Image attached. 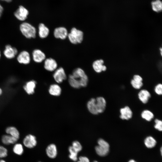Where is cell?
<instances>
[{
	"label": "cell",
	"instance_id": "1",
	"mask_svg": "<svg viewBox=\"0 0 162 162\" xmlns=\"http://www.w3.org/2000/svg\"><path fill=\"white\" fill-rule=\"evenodd\" d=\"M88 78L85 71L80 68L75 69L72 74L69 75L68 82L70 85L75 88L86 87L88 84Z\"/></svg>",
	"mask_w": 162,
	"mask_h": 162
},
{
	"label": "cell",
	"instance_id": "2",
	"mask_svg": "<svg viewBox=\"0 0 162 162\" xmlns=\"http://www.w3.org/2000/svg\"><path fill=\"white\" fill-rule=\"evenodd\" d=\"M20 30L22 34L27 38H34L36 37V30L30 24L24 22L20 26Z\"/></svg>",
	"mask_w": 162,
	"mask_h": 162
},
{
	"label": "cell",
	"instance_id": "3",
	"mask_svg": "<svg viewBox=\"0 0 162 162\" xmlns=\"http://www.w3.org/2000/svg\"><path fill=\"white\" fill-rule=\"evenodd\" d=\"M68 37L70 41L72 44H77L81 43L83 38V33L80 30L73 28L70 32L68 33Z\"/></svg>",
	"mask_w": 162,
	"mask_h": 162
},
{
	"label": "cell",
	"instance_id": "4",
	"mask_svg": "<svg viewBox=\"0 0 162 162\" xmlns=\"http://www.w3.org/2000/svg\"><path fill=\"white\" fill-rule=\"evenodd\" d=\"M22 142L25 147L30 149L34 147L37 143L35 136L31 134L26 136L23 139Z\"/></svg>",
	"mask_w": 162,
	"mask_h": 162
},
{
	"label": "cell",
	"instance_id": "5",
	"mask_svg": "<svg viewBox=\"0 0 162 162\" xmlns=\"http://www.w3.org/2000/svg\"><path fill=\"white\" fill-rule=\"evenodd\" d=\"M28 14V10L24 6L20 5L14 12V14L18 20L23 21L27 18Z\"/></svg>",
	"mask_w": 162,
	"mask_h": 162
},
{
	"label": "cell",
	"instance_id": "6",
	"mask_svg": "<svg viewBox=\"0 0 162 162\" xmlns=\"http://www.w3.org/2000/svg\"><path fill=\"white\" fill-rule=\"evenodd\" d=\"M55 81L58 83L62 82L67 78V76L64 69L62 67L56 69L53 75Z\"/></svg>",
	"mask_w": 162,
	"mask_h": 162
},
{
	"label": "cell",
	"instance_id": "7",
	"mask_svg": "<svg viewBox=\"0 0 162 162\" xmlns=\"http://www.w3.org/2000/svg\"><path fill=\"white\" fill-rule=\"evenodd\" d=\"M53 34L56 38L64 40L68 37V32L67 29L65 27H60L56 28L54 29Z\"/></svg>",
	"mask_w": 162,
	"mask_h": 162
},
{
	"label": "cell",
	"instance_id": "8",
	"mask_svg": "<svg viewBox=\"0 0 162 162\" xmlns=\"http://www.w3.org/2000/svg\"><path fill=\"white\" fill-rule=\"evenodd\" d=\"M58 66L56 61L52 58H48L45 60L44 67L47 71H53L56 70Z\"/></svg>",
	"mask_w": 162,
	"mask_h": 162
},
{
	"label": "cell",
	"instance_id": "9",
	"mask_svg": "<svg viewBox=\"0 0 162 162\" xmlns=\"http://www.w3.org/2000/svg\"><path fill=\"white\" fill-rule=\"evenodd\" d=\"M18 50L15 47L8 44L5 46L3 53L4 56L7 58L12 59L17 54Z\"/></svg>",
	"mask_w": 162,
	"mask_h": 162
},
{
	"label": "cell",
	"instance_id": "10",
	"mask_svg": "<svg viewBox=\"0 0 162 162\" xmlns=\"http://www.w3.org/2000/svg\"><path fill=\"white\" fill-rule=\"evenodd\" d=\"M120 118L122 120H128L133 116V112L130 107L125 106L120 109Z\"/></svg>",
	"mask_w": 162,
	"mask_h": 162
},
{
	"label": "cell",
	"instance_id": "11",
	"mask_svg": "<svg viewBox=\"0 0 162 162\" xmlns=\"http://www.w3.org/2000/svg\"><path fill=\"white\" fill-rule=\"evenodd\" d=\"M17 59L18 62L22 64H26L30 62L31 58L28 52L26 51H23L18 55Z\"/></svg>",
	"mask_w": 162,
	"mask_h": 162
},
{
	"label": "cell",
	"instance_id": "12",
	"mask_svg": "<svg viewBox=\"0 0 162 162\" xmlns=\"http://www.w3.org/2000/svg\"><path fill=\"white\" fill-rule=\"evenodd\" d=\"M33 59L34 62L39 63L46 59V55L44 53L39 49H35L32 53Z\"/></svg>",
	"mask_w": 162,
	"mask_h": 162
},
{
	"label": "cell",
	"instance_id": "13",
	"mask_svg": "<svg viewBox=\"0 0 162 162\" xmlns=\"http://www.w3.org/2000/svg\"><path fill=\"white\" fill-rule=\"evenodd\" d=\"M96 104L98 113L103 112L106 106V101L105 99L102 97H99L96 98Z\"/></svg>",
	"mask_w": 162,
	"mask_h": 162
},
{
	"label": "cell",
	"instance_id": "14",
	"mask_svg": "<svg viewBox=\"0 0 162 162\" xmlns=\"http://www.w3.org/2000/svg\"><path fill=\"white\" fill-rule=\"evenodd\" d=\"M104 63V61L101 59L94 61L92 64V67L94 70L98 73L105 71L106 69V68L105 65H103Z\"/></svg>",
	"mask_w": 162,
	"mask_h": 162
},
{
	"label": "cell",
	"instance_id": "15",
	"mask_svg": "<svg viewBox=\"0 0 162 162\" xmlns=\"http://www.w3.org/2000/svg\"><path fill=\"white\" fill-rule=\"evenodd\" d=\"M142 78L138 75H135L133 76V79L130 82L132 86L135 89H139L143 86Z\"/></svg>",
	"mask_w": 162,
	"mask_h": 162
},
{
	"label": "cell",
	"instance_id": "16",
	"mask_svg": "<svg viewBox=\"0 0 162 162\" xmlns=\"http://www.w3.org/2000/svg\"><path fill=\"white\" fill-rule=\"evenodd\" d=\"M151 97L150 93L146 89H142L138 93L139 99L144 104L148 103Z\"/></svg>",
	"mask_w": 162,
	"mask_h": 162
},
{
	"label": "cell",
	"instance_id": "17",
	"mask_svg": "<svg viewBox=\"0 0 162 162\" xmlns=\"http://www.w3.org/2000/svg\"><path fill=\"white\" fill-rule=\"evenodd\" d=\"M87 106L89 111L92 114L96 115L99 114L96 104V98H92L87 102Z\"/></svg>",
	"mask_w": 162,
	"mask_h": 162
},
{
	"label": "cell",
	"instance_id": "18",
	"mask_svg": "<svg viewBox=\"0 0 162 162\" xmlns=\"http://www.w3.org/2000/svg\"><path fill=\"white\" fill-rule=\"evenodd\" d=\"M36 84V82L35 81L30 80L26 83L23 86V88L28 94H32L34 92V89Z\"/></svg>",
	"mask_w": 162,
	"mask_h": 162
},
{
	"label": "cell",
	"instance_id": "19",
	"mask_svg": "<svg viewBox=\"0 0 162 162\" xmlns=\"http://www.w3.org/2000/svg\"><path fill=\"white\" fill-rule=\"evenodd\" d=\"M38 35L41 38H46L49 35L50 30L49 28L44 23H40L38 26Z\"/></svg>",
	"mask_w": 162,
	"mask_h": 162
},
{
	"label": "cell",
	"instance_id": "20",
	"mask_svg": "<svg viewBox=\"0 0 162 162\" xmlns=\"http://www.w3.org/2000/svg\"><path fill=\"white\" fill-rule=\"evenodd\" d=\"M18 140L13 136L8 135H3L1 137V141L5 145H8L14 144Z\"/></svg>",
	"mask_w": 162,
	"mask_h": 162
},
{
	"label": "cell",
	"instance_id": "21",
	"mask_svg": "<svg viewBox=\"0 0 162 162\" xmlns=\"http://www.w3.org/2000/svg\"><path fill=\"white\" fill-rule=\"evenodd\" d=\"M46 151L47 155L50 158H54L57 156V148L56 146L53 144H51L48 146Z\"/></svg>",
	"mask_w": 162,
	"mask_h": 162
},
{
	"label": "cell",
	"instance_id": "22",
	"mask_svg": "<svg viewBox=\"0 0 162 162\" xmlns=\"http://www.w3.org/2000/svg\"><path fill=\"white\" fill-rule=\"evenodd\" d=\"M62 89L60 87L58 84H53L50 87L49 92L51 95L54 96H59L61 93Z\"/></svg>",
	"mask_w": 162,
	"mask_h": 162
},
{
	"label": "cell",
	"instance_id": "23",
	"mask_svg": "<svg viewBox=\"0 0 162 162\" xmlns=\"http://www.w3.org/2000/svg\"><path fill=\"white\" fill-rule=\"evenodd\" d=\"M5 132L7 134L13 136L18 140L20 138L19 132L14 127L10 126L7 128L5 129Z\"/></svg>",
	"mask_w": 162,
	"mask_h": 162
},
{
	"label": "cell",
	"instance_id": "24",
	"mask_svg": "<svg viewBox=\"0 0 162 162\" xmlns=\"http://www.w3.org/2000/svg\"><path fill=\"white\" fill-rule=\"evenodd\" d=\"M144 143L145 146L149 148L154 147L157 144L155 139L151 136L146 137L144 140Z\"/></svg>",
	"mask_w": 162,
	"mask_h": 162
},
{
	"label": "cell",
	"instance_id": "25",
	"mask_svg": "<svg viewBox=\"0 0 162 162\" xmlns=\"http://www.w3.org/2000/svg\"><path fill=\"white\" fill-rule=\"evenodd\" d=\"M95 149L97 154L101 157H104L107 155L110 150V148L98 145L95 146Z\"/></svg>",
	"mask_w": 162,
	"mask_h": 162
},
{
	"label": "cell",
	"instance_id": "26",
	"mask_svg": "<svg viewBox=\"0 0 162 162\" xmlns=\"http://www.w3.org/2000/svg\"><path fill=\"white\" fill-rule=\"evenodd\" d=\"M141 116L143 119L148 122L150 121L154 117L153 113L148 110H143L141 113Z\"/></svg>",
	"mask_w": 162,
	"mask_h": 162
},
{
	"label": "cell",
	"instance_id": "27",
	"mask_svg": "<svg viewBox=\"0 0 162 162\" xmlns=\"http://www.w3.org/2000/svg\"><path fill=\"white\" fill-rule=\"evenodd\" d=\"M24 149L23 145L20 143H15L13 148V151L15 154L18 155H22Z\"/></svg>",
	"mask_w": 162,
	"mask_h": 162
},
{
	"label": "cell",
	"instance_id": "28",
	"mask_svg": "<svg viewBox=\"0 0 162 162\" xmlns=\"http://www.w3.org/2000/svg\"><path fill=\"white\" fill-rule=\"evenodd\" d=\"M153 10L156 12H161L162 10V3L160 0H156L151 2Z\"/></svg>",
	"mask_w": 162,
	"mask_h": 162
},
{
	"label": "cell",
	"instance_id": "29",
	"mask_svg": "<svg viewBox=\"0 0 162 162\" xmlns=\"http://www.w3.org/2000/svg\"><path fill=\"white\" fill-rule=\"evenodd\" d=\"M70 154L69 155V158L72 160L75 161L77 160L78 152L75 151L71 146H70L68 148Z\"/></svg>",
	"mask_w": 162,
	"mask_h": 162
},
{
	"label": "cell",
	"instance_id": "30",
	"mask_svg": "<svg viewBox=\"0 0 162 162\" xmlns=\"http://www.w3.org/2000/svg\"><path fill=\"white\" fill-rule=\"evenodd\" d=\"M71 146L73 149L78 153L80 151L82 148L80 143L77 141H74L73 142Z\"/></svg>",
	"mask_w": 162,
	"mask_h": 162
},
{
	"label": "cell",
	"instance_id": "31",
	"mask_svg": "<svg viewBox=\"0 0 162 162\" xmlns=\"http://www.w3.org/2000/svg\"><path fill=\"white\" fill-rule=\"evenodd\" d=\"M8 155V149L0 145V158H5Z\"/></svg>",
	"mask_w": 162,
	"mask_h": 162
},
{
	"label": "cell",
	"instance_id": "32",
	"mask_svg": "<svg viewBox=\"0 0 162 162\" xmlns=\"http://www.w3.org/2000/svg\"><path fill=\"white\" fill-rule=\"evenodd\" d=\"M154 122L155 123L154 125V128L159 131H162V121L158 119H156L154 120Z\"/></svg>",
	"mask_w": 162,
	"mask_h": 162
},
{
	"label": "cell",
	"instance_id": "33",
	"mask_svg": "<svg viewBox=\"0 0 162 162\" xmlns=\"http://www.w3.org/2000/svg\"><path fill=\"white\" fill-rule=\"evenodd\" d=\"M98 145L110 148V145L108 143L102 139H99L98 141Z\"/></svg>",
	"mask_w": 162,
	"mask_h": 162
},
{
	"label": "cell",
	"instance_id": "34",
	"mask_svg": "<svg viewBox=\"0 0 162 162\" xmlns=\"http://www.w3.org/2000/svg\"><path fill=\"white\" fill-rule=\"evenodd\" d=\"M154 91L155 93L158 95H161L162 94V85L159 83L154 88Z\"/></svg>",
	"mask_w": 162,
	"mask_h": 162
},
{
	"label": "cell",
	"instance_id": "35",
	"mask_svg": "<svg viewBox=\"0 0 162 162\" xmlns=\"http://www.w3.org/2000/svg\"><path fill=\"white\" fill-rule=\"evenodd\" d=\"M77 162H90L89 159L85 156H80L79 158V160Z\"/></svg>",
	"mask_w": 162,
	"mask_h": 162
},
{
	"label": "cell",
	"instance_id": "36",
	"mask_svg": "<svg viewBox=\"0 0 162 162\" xmlns=\"http://www.w3.org/2000/svg\"><path fill=\"white\" fill-rule=\"evenodd\" d=\"M3 11V8L2 5L0 4V18L2 16Z\"/></svg>",
	"mask_w": 162,
	"mask_h": 162
},
{
	"label": "cell",
	"instance_id": "37",
	"mask_svg": "<svg viewBox=\"0 0 162 162\" xmlns=\"http://www.w3.org/2000/svg\"><path fill=\"white\" fill-rule=\"evenodd\" d=\"M128 162H137L133 159H130Z\"/></svg>",
	"mask_w": 162,
	"mask_h": 162
},
{
	"label": "cell",
	"instance_id": "38",
	"mask_svg": "<svg viewBox=\"0 0 162 162\" xmlns=\"http://www.w3.org/2000/svg\"><path fill=\"white\" fill-rule=\"evenodd\" d=\"M3 1H4L8 2H11L12 0H0Z\"/></svg>",
	"mask_w": 162,
	"mask_h": 162
},
{
	"label": "cell",
	"instance_id": "39",
	"mask_svg": "<svg viewBox=\"0 0 162 162\" xmlns=\"http://www.w3.org/2000/svg\"><path fill=\"white\" fill-rule=\"evenodd\" d=\"M0 162H6V161L4 160L3 159H0Z\"/></svg>",
	"mask_w": 162,
	"mask_h": 162
},
{
	"label": "cell",
	"instance_id": "40",
	"mask_svg": "<svg viewBox=\"0 0 162 162\" xmlns=\"http://www.w3.org/2000/svg\"><path fill=\"white\" fill-rule=\"evenodd\" d=\"M2 93V91L1 88H0V95H1Z\"/></svg>",
	"mask_w": 162,
	"mask_h": 162
},
{
	"label": "cell",
	"instance_id": "41",
	"mask_svg": "<svg viewBox=\"0 0 162 162\" xmlns=\"http://www.w3.org/2000/svg\"><path fill=\"white\" fill-rule=\"evenodd\" d=\"M160 152L161 154V155H162V148L161 147V148H160Z\"/></svg>",
	"mask_w": 162,
	"mask_h": 162
},
{
	"label": "cell",
	"instance_id": "42",
	"mask_svg": "<svg viewBox=\"0 0 162 162\" xmlns=\"http://www.w3.org/2000/svg\"><path fill=\"white\" fill-rule=\"evenodd\" d=\"M160 50L161 55L162 56V48H160Z\"/></svg>",
	"mask_w": 162,
	"mask_h": 162
},
{
	"label": "cell",
	"instance_id": "43",
	"mask_svg": "<svg viewBox=\"0 0 162 162\" xmlns=\"http://www.w3.org/2000/svg\"><path fill=\"white\" fill-rule=\"evenodd\" d=\"M93 162H98V161H97L95 160V161H94Z\"/></svg>",
	"mask_w": 162,
	"mask_h": 162
},
{
	"label": "cell",
	"instance_id": "44",
	"mask_svg": "<svg viewBox=\"0 0 162 162\" xmlns=\"http://www.w3.org/2000/svg\"><path fill=\"white\" fill-rule=\"evenodd\" d=\"M1 52H0V58H1Z\"/></svg>",
	"mask_w": 162,
	"mask_h": 162
},
{
	"label": "cell",
	"instance_id": "45",
	"mask_svg": "<svg viewBox=\"0 0 162 162\" xmlns=\"http://www.w3.org/2000/svg\"><path fill=\"white\" fill-rule=\"evenodd\" d=\"M40 162V161H39V162Z\"/></svg>",
	"mask_w": 162,
	"mask_h": 162
}]
</instances>
